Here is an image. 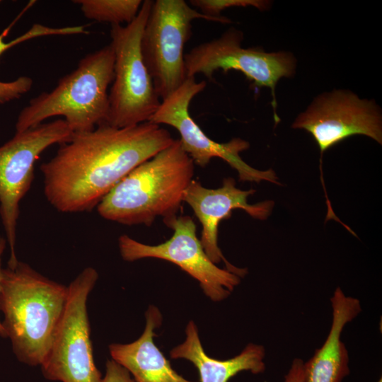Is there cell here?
<instances>
[{
    "label": "cell",
    "instance_id": "cell-1",
    "mask_svg": "<svg viewBox=\"0 0 382 382\" xmlns=\"http://www.w3.org/2000/svg\"><path fill=\"white\" fill-rule=\"evenodd\" d=\"M173 141L167 129L150 122L73 133L40 166L45 195L59 212H90L134 168Z\"/></svg>",
    "mask_w": 382,
    "mask_h": 382
},
{
    "label": "cell",
    "instance_id": "cell-2",
    "mask_svg": "<svg viewBox=\"0 0 382 382\" xmlns=\"http://www.w3.org/2000/svg\"><path fill=\"white\" fill-rule=\"evenodd\" d=\"M194 164L180 140L174 139L119 181L98 204V213L129 226H150L157 216H176L193 180Z\"/></svg>",
    "mask_w": 382,
    "mask_h": 382
},
{
    "label": "cell",
    "instance_id": "cell-3",
    "mask_svg": "<svg viewBox=\"0 0 382 382\" xmlns=\"http://www.w3.org/2000/svg\"><path fill=\"white\" fill-rule=\"evenodd\" d=\"M68 286L52 281L18 261L2 269L0 310L3 326L18 359L41 365L62 315Z\"/></svg>",
    "mask_w": 382,
    "mask_h": 382
},
{
    "label": "cell",
    "instance_id": "cell-4",
    "mask_svg": "<svg viewBox=\"0 0 382 382\" xmlns=\"http://www.w3.org/2000/svg\"><path fill=\"white\" fill-rule=\"evenodd\" d=\"M114 62L110 44L86 54L53 90L40 93L23 108L16 123V132L55 116L64 117L73 133L89 132L108 124V89L114 79Z\"/></svg>",
    "mask_w": 382,
    "mask_h": 382
},
{
    "label": "cell",
    "instance_id": "cell-5",
    "mask_svg": "<svg viewBox=\"0 0 382 382\" xmlns=\"http://www.w3.org/2000/svg\"><path fill=\"white\" fill-rule=\"evenodd\" d=\"M153 1H143L129 24L112 25L114 79L109 93L108 125L122 128L148 122L161 101L144 64L141 40Z\"/></svg>",
    "mask_w": 382,
    "mask_h": 382
},
{
    "label": "cell",
    "instance_id": "cell-6",
    "mask_svg": "<svg viewBox=\"0 0 382 382\" xmlns=\"http://www.w3.org/2000/svg\"><path fill=\"white\" fill-rule=\"evenodd\" d=\"M204 19L221 23L231 20L206 16L183 0L153 1L141 40L144 64L156 92L166 99L187 79L184 47L192 36V22Z\"/></svg>",
    "mask_w": 382,
    "mask_h": 382
},
{
    "label": "cell",
    "instance_id": "cell-7",
    "mask_svg": "<svg viewBox=\"0 0 382 382\" xmlns=\"http://www.w3.org/2000/svg\"><path fill=\"white\" fill-rule=\"evenodd\" d=\"M98 274L84 269L68 286L66 302L40 365L45 377L61 382H101L93 359L87 312L88 296Z\"/></svg>",
    "mask_w": 382,
    "mask_h": 382
},
{
    "label": "cell",
    "instance_id": "cell-8",
    "mask_svg": "<svg viewBox=\"0 0 382 382\" xmlns=\"http://www.w3.org/2000/svg\"><path fill=\"white\" fill-rule=\"evenodd\" d=\"M243 39L241 30L231 28L219 37L193 47L184 57L186 77L202 74L211 79L219 69L224 73L230 70L241 71L254 89L270 88L274 118L278 123L276 85L280 79L294 75L295 58L288 52H267L260 47H242Z\"/></svg>",
    "mask_w": 382,
    "mask_h": 382
},
{
    "label": "cell",
    "instance_id": "cell-9",
    "mask_svg": "<svg viewBox=\"0 0 382 382\" xmlns=\"http://www.w3.org/2000/svg\"><path fill=\"white\" fill-rule=\"evenodd\" d=\"M72 134L65 120L57 119L16 132L0 146V214L10 248L8 267L18 262L15 245L19 203L31 187L35 162L46 149L68 141Z\"/></svg>",
    "mask_w": 382,
    "mask_h": 382
},
{
    "label": "cell",
    "instance_id": "cell-10",
    "mask_svg": "<svg viewBox=\"0 0 382 382\" xmlns=\"http://www.w3.org/2000/svg\"><path fill=\"white\" fill-rule=\"evenodd\" d=\"M204 81L197 82L195 77H188L171 95L163 100L158 110L148 122L166 125L176 129L183 150L194 163L200 167L208 165L212 158H220L238 173L241 181L260 183L268 181L279 184L272 169L260 170L247 164L240 153L250 144L241 138H234L226 143H218L210 139L192 119L189 107L192 98L206 87Z\"/></svg>",
    "mask_w": 382,
    "mask_h": 382
},
{
    "label": "cell",
    "instance_id": "cell-11",
    "mask_svg": "<svg viewBox=\"0 0 382 382\" xmlns=\"http://www.w3.org/2000/svg\"><path fill=\"white\" fill-rule=\"evenodd\" d=\"M163 221L173 231L170 239L150 245L122 235L118 240L122 257L127 261L147 257L169 261L197 279L212 301L226 299L240 283L241 277L219 268L209 259L197 236L196 225L190 216H174Z\"/></svg>",
    "mask_w": 382,
    "mask_h": 382
},
{
    "label": "cell",
    "instance_id": "cell-12",
    "mask_svg": "<svg viewBox=\"0 0 382 382\" xmlns=\"http://www.w3.org/2000/svg\"><path fill=\"white\" fill-rule=\"evenodd\" d=\"M292 127L306 130L324 152L354 135L367 136L382 144V121L373 100L348 91L335 90L318 96L294 120Z\"/></svg>",
    "mask_w": 382,
    "mask_h": 382
},
{
    "label": "cell",
    "instance_id": "cell-13",
    "mask_svg": "<svg viewBox=\"0 0 382 382\" xmlns=\"http://www.w3.org/2000/svg\"><path fill=\"white\" fill-rule=\"evenodd\" d=\"M255 192L253 189L243 190L236 187L233 178H225L222 186L216 189L204 187L192 180L183 192V202L192 209L202 225L200 242L209 259L215 264L221 261L226 269L240 277L248 270L231 264L223 255L218 245V226L220 222L231 216L233 209H241L254 219L265 220L271 214L272 201H263L250 204V195Z\"/></svg>",
    "mask_w": 382,
    "mask_h": 382
},
{
    "label": "cell",
    "instance_id": "cell-14",
    "mask_svg": "<svg viewBox=\"0 0 382 382\" xmlns=\"http://www.w3.org/2000/svg\"><path fill=\"white\" fill-rule=\"evenodd\" d=\"M330 302V330L322 347L303 363V382H342L349 373L348 352L341 335L345 326L361 312V303L359 299L346 296L340 287L334 291Z\"/></svg>",
    "mask_w": 382,
    "mask_h": 382
},
{
    "label": "cell",
    "instance_id": "cell-15",
    "mask_svg": "<svg viewBox=\"0 0 382 382\" xmlns=\"http://www.w3.org/2000/svg\"><path fill=\"white\" fill-rule=\"evenodd\" d=\"M162 322L160 311L151 306L146 313L142 335L129 344H111L112 360L134 376L136 382H192L179 375L154 342V330Z\"/></svg>",
    "mask_w": 382,
    "mask_h": 382
},
{
    "label": "cell",
    "instance_id": "cell-16",
    "mask_svg": "<svg viewBox=\"0 0 382 382\" xmlns=\"http://www.w3.org/2000/svg\"><path fill=\"white\" fill-rule=\"evenodd\" d=\"M185 333V341L171 350L170 357L192 362L199 371L200 382H228L241 371H249L257 374L265 369V350L262 345L249 344L237 356L218 360L205 353L193 321L187 324Z\"/></svg>",
    "mask_w": 382,
    "mask_h": 382
},
{
    "label": "cell",
    "instance_id": "cell-17",
    "mask_svg": "<svg viewBox=\"0 0 382 382\" xmlns=\"http://www.w3.org/2000/svg\"><path fill=\"white\" fill-rule=\"evenodd\" d=\"M33 2H30L14 21L0 33V56L10 48L36 37L49 35H69L87 33L86 25L52 28L40 23H35L20 36L11 41L6 42L5 38L9 33L11 28L21 17L22 14L27 11L29 6L33 4ZM33 83V79L27 76H19L16 79L8 82L0 81V105L20 98L22 96L30 91L32 88Z\"/></svg>",
    "mask_w": 382,
    "mask_h": 382
},
{
    "label": "cell",
    "instance_id": "cell-18",
    "mask_svg": "<svg viewBox=\"0 0 382 382\" xmlns=\"http://www.w3.org/2000/svg\"><path fill=\"white\" fill-rule=\"evenodd\" d=\"M84 16L98 22L109 23L112 25L129 24L141 8V0H77Z\"/></svg>",
    "mask_w": 382,
    "mask_h": 382
},
{
    "label": "cell",
    "instance_id": "cell-19",
    "mask_svg": "<svg viewBox=\"0 0 382 382\" xmlns=\"http://www.w3.org/2000/svg\"><path fill=\"white\" fill-rule=\"evenodd\" d=\"M262 0H190V4L201 10V13L211 17L219 18L222 11L231 7L253 6L265 10L270 3Z\"/></svg>",
    "mask_w": 382,
    "mask_h": 382
},
{
    "label": "cell",
    "instance_id": "cell-20",
    "mask_svg": "<svg viewBox=\"0 0 382 382\" xmlns=\"http://www.w3.org/2000/svg\"><path fill=\"white\" fill-rule=\"evenodd\" d=\"M101 382H136L127 369L114 360L106 363L105 374Z\"/></svg>",
    "mask_w": 382,
    "mask_h": 382
},
{
    "label": "cell",
    "instance_id": "cell-21",
    "mask_svg": "<svg viewBox=\"0 0 382 382\" xmlns=\"http://www.w3.org/2000/svg\"><path fill=\"white\" fill-rule=\"evenodd\" d=\"M303 363L301 359H295L285 376L284 382H303Z\"/></svg>",
    "mask_w": 382,
    "mask_h": 382
},
{
    "label": "cell",
    "instance_id": "cell-22",
    "mask_svg": "<svg viewBox=\"0 0 382 382\" xmlns=\"http://www.w3.org/2000/svg\"><path fill=\"white\" fill-rule=\"evenodd\" d=\"M6 247V241L4 238L0 237V284L2 278V269H1V256ZM0 335L2 337H6V330L3 326V324L0 321Z\"/></svg>",
    "mask_w": 382,
    "mask_h": 382
},
{
    "label": "cell",
    "instance_id": "cell-23",
    "mask_svg": "<svg viewBox=\"0 0 382 382\" xmlns=\"http://www.w3.org/2000/svg\"><path fill=\"white\" fill-rule=\"evenodd\" d=\"M0 2H1V1H0Z\"/></svg>",
    "mask_w": 382,
    "mask_h": 382
}]
</instances>
